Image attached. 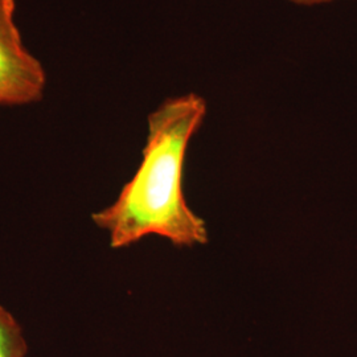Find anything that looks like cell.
Wrapping results in <instances>:
<instances>
[{
    "label": "cell",
    "mask_w": 357,
    "mask_h": 357,
    "mask_svg": "<svg viewBox=\"0 0 357 357\" xmlns=\"http://www.w3.org/2000/svg\"><path fill=\"white\" fill-rule=\"evenodd\" d=\"M26 351L22 327L6 308L0 306V357H24Z\"/></svg>",
    "instance_id": "3"
},
{
    "label": "cell",
    "mask_w": 357,
    "mask_h": 357,
    "mask_svg": "<svg viewBox=\"0 0 357 357\" xmlns=\"http://www.w3.org/2000/svg\"><path fill=\"white\" fill-rule=\"evenodd\" d=\"M206 102L196 93L167 98L149 115L147 141L135 175L113 204L93 215L109 231L110 246L159 236L178 248L208 243L205 221L187 204L183 176L190 142L202 126Z\"/></svg>",
    "instance_id": "1"
},
{
    "label": "cell",
    "mask_w": 357,
    "mask_h": 357,
    "mask_svg": "<svg viewBox=\"0 0 357 357\" xmlns=\"http://www.w3.org/2000/svg\"><path fill=\"white\" fill-rule=\"evenodd\" d=\"M295 6H302V7H314V6H320L326 3H331L333 0H286Z\"/></svg>",
    "instance_id": "4"
},
{
    "label": "cell",
    "mask_w": 357,
    "mask_h": 357,
    "mask_svg": "<svg viewBox=\"0 0 357 357\" xmlns=\"http://www.w3.org/2000/svg\"><path fill=\"white\" fill-rule=\"evenodd\" d=\"M16 0H0V105L20 106L43 97L47 75L28 51L15 22Z\"/></svg>",
    "instance_id": "2"
}]
</instances>
